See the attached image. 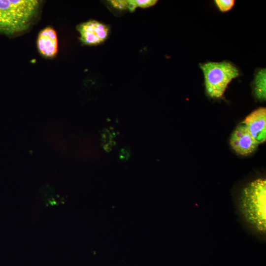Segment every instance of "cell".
<instances>
[{
	"mask_svg": "<svg viewBox=\"0 0 266 266\" xmlns=\"http://www.w3.org/2000/svg\"><path fill=\"white\" fill-rule=\"evenodd\" d=\"M81 41L85 45H96L103 42L109 33L108 27L97 21L90 20L77 27Z\"/></svg>",
	"mask_w": 266,
	"mask_h": 266,
	"instance_id": "4",
	"label": "cell"
},
{
	"mask_svg": "<svg viewBox=\"0 0 266 266\" xmlns=\"http://www.w3.org/2000/svg\"><path fill=\"white\" fill-rule=\"evenodd\" d=\"M233 0H215V3L219 9L222 12L231 10L234 4Z\"/></svg>",
	"mask_w": 266,
	"mask_h": 266,
	"instance_id": "10",
	"label": "cell"
},
{
	"mask_svg": "<svg viewBox=\"0 0 266 266\" xmlns=\"http://www.w3.org/2000/svg\"><path fill=\"white\" fill-rule=\"evenodd\" d=\"M41 1L0 0V32L14 35L26 31L36 16Z\"/></svg>",
	"mask_w": 266,
	"mask_h": 266,
	"instance_id": "1",
	"label": "cell"
},
{
	"mask_svg": "<svg viewBox=\"0 0 266 266\" xmlns=\"http://www.w3.org/2000/svg\"><path fill=\"white\" fill-rule=\"evenodd\" d=\"M109 2L112 6L118 9H128V3L127 0H110Z\"/></svg>",
	"mask_w": 266,
	"mask_h": 266,
	"instance_id": "13",
	"label": "cell"
},
{
	"mask_svg": "<svg viewBox=\"0 0 266 266\" xmlns=\"http://www.w3.org/2000/svg\"><path fill=\"white\" fill-rule=\"evenodd\" d=\"M266 70H260L257 73L254 80V91L257 98L265 100L266 98Z\"/></svg>",
	"mask_w": 266,
	"mask_h": 266,
	"instance_id": "8",
	"label": "cell"
},
{
	"mask_svg": "<svg viewBox=\"0 0 266 266\" xmlns=\"http://www.w3.org/2000/svg\"><path fill=\"white\" fill-rule=\"evenodd\" d=\"M157 2L156 0H128L129 10L133 12L138 7H149L155 5Z\"/></svg>",
	"mask_w": 266,
	"mask_h": 266,
	"instance_id": "9",
	"label": "cell"
},
{
	"mask_svg": "<svg viewBox=\"0 0 266 266\" xmlns=\"http://www.w3.org/2000/svg\"><path fill=\"white\" fill-rule=\"evenodd\" d=\"M266 180L258 179L242 190L239 206L247 223L256 231L265 234L266 230Z\"/></svg>",
	"mask_w": 266,
	"mask_h": 266,
	"instance_id": "2",
	"label": "cell"
},
{
	"mask_svg": "<svg viewBox=\"0 0 266 266\" xmlns=\"http://www.w3.org/2000/svg\"><path fill=\"white\" fill-rule=\"evenodd\" d=\"M131 152L128 146L124 147L120 150L119 154V158L122 161H127L130 158Z\"/></svg>",
	"mask_w": 266,
	"mask_h": 266,
	"instance_id": "12",
	"label": "cell"
},
{
	"mask_svg": "<svg viewBox=\"0 0 266 266\" xmlns=\"http://www.w3.org/2000/svg\"><path fill=\"white\" fill-rule=\"evenodd\" d=\"M200 67L206 92L211 98L221 97L230 82L239 75L238 69L229 62H207L200 64Z\"/></svg>",
	"mask_w": 266,
	"mask_h": 266,
	"instance_id": "3",
	"label": "cell"
},
{
	"mask_svg": "<svg viewBox=\"0 0 266 266\" xmlns=\"http://www.w3.org/2000/svg\"><path fill=\"white\" fill-rule=\"evenodd\" d=\"M230 144L237 153L242 155H248L252 153L258 146L243 123L237 126L233 133Z\"/></svg>",
	"mask_w": 266,
	"mask_h": 266,
	"instance_id": "5",
	"label": "cell"
},
{
	"mask_svg": "<svg viewBox=\"0 0 266 266\" xmlns=\"http://www.w3.org/2000/svg\"><path fill=\"white\" fill-rule=\"evenodd\" d=\"M58 38L56 31L51 27L40 31L37 39V47L40 54L45 58H53L58 52Z\"/></svg>",
	"mask_w": 266,
	"mask_h": 266,
	"instance_id": "7",
	"label": "cell"
},
{
	"mask_svg": "<svg viewBox=\"0 0 266 266\" xmlns=\"http://www.w3.org/2000/svg\"><path fill=\"white\" fill-rule=\"evenodd\" d=\"M115 136V134L113 131L108 129H105L101 133L102 140L104 144L113 141Z\"/></svg>",
	"mask_w": 266,
	"mask_h": 266,
	"instance_id": "11",
	"label": "cell"
},
{
	"mask_svg": "<svg viewBox=\"0 0 266 266\" xmlns=\"http://www.w3.org/2000/svg\"><path fill=\"white\" fill-rule=\"evenodd\" d=\"M259 144L266 139V109L260 107L251 112L242 122Z\"/></svg>",
	"mask_w": 266,
	"mask_h": 266,
	"instance_id": "6",
	"label": "cell"
}]
</instances>
